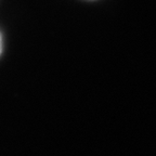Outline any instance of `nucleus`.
Returning <instances> with one entry per match:
<instances>
[{
	"instance_id": "obj_1",
	"label": "nucleus",
	"mask_w": 156,
	"mask_h": 156,
	"mask_svg": "<svg viewBox=\"0 0 156 156\" xmlns=\"http://www.w3.org/2000/svg\"><path fill=\"white\" fill-rule=\"evenodd\" d=\"M2 47H3V40H2V35L0 33V55L2 53Z\"/></svg>"
}]
</instances>
